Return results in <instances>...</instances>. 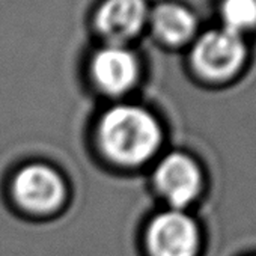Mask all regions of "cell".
Returning <instances> with one entry per match:
<instances>
[{"mask_svg":"<svg viewBox=\"0 0 256 256\" xmlns=\"http://www.w3.org/2000/svg\"><path fill=\"white\" fill-rule=\"evenodd\" d=\"M244 59L246 44L242 36L224 28L204 34L192 52V62L196 71L210 80L232 77Z\"/></svg>","mask_w":256,"mask_h":256,"instance_id":"obj_2","label":"cell"},{"mask_svg":"<svg viewBox=\"0 0 256 256\" xmlns=\"http://www.w3.org/2000/svg\"><path fill=\"white\" fill-rule=\"evenodd\" d=\"M154 182L163 198L176 210L188 205L200 190V172L187 156H166L154 172Z\"/></svg>","mask_w":256,"mask_h":256,"instance_id":"obj_7","label":"cell"},{"mask_svg":"<svg viewBox=\"0 0 256 256\" xmlns=\"http://www.w3.org/2000/svg\"><path fill=\"white\" fill-rule=\"evenodd\" d=\"M146 242L152 256H194L199 247V230L187 214L172 210L154 217Z\"/></svg>","mask_w":256,"mask_h":256,"instance_id":"obj_4","label":"cell"},{"mask_svg":"<svg viewBox=\"0 0 256 256\" xmlns=\"http://www.w3.org/2000/svg\"><path fill=\"white\" fill-rule=\"evenodd\" d=\"M150 20L145 0H104L95 14L98 34L114 46H125L140 35Z\"/></svg>","mask_w":256,"mask_h":256,"instance_id":"obj_6","label":"cell"},{"mask_svg":"<svg viewBox=\"0 0 256 256\" xmlns=\"http://www.w3.org/2000/svg\"><path fill=\"white\" fill-rule=\"evenodd\" d=\"M224 29L242 34L256 26V0H223Z\"/></svg>","mask_w":256,"mask_h":256,"instance_id":"obj_9","label":"cell"},{"mask_svg":"<svg viewBox=\"0 0 256 256\" xmlns=\"http://www.w3.org/2000/svg\"><path fill=\"white\" fill-rule=\"evenodd\" d=\"M12 193L23 210L34 214H50L64 205L66 184L52 166L34 163L17 172Z\"/></svg>","mask_w":256,"mask_h":256,"instance_id":"obj_3","label":"cell"},{"mask_svg":"<svg viewBox=\"0 0 256 256\" xmlns=\"http://www.w3.org/2000/svg\"><path fill=\"white\" fill-rule=\"evenodd\" d=\"M104 154L124 166H140L162 145V126L146 108L134 104H119L108 108L98 128Z\"/></svg>","mask_w":256,"mask_h":256,"instance_id":"obj_1","label":"cell"},{"mask_svg":"<svg viewBox=\"0 0 256 256\" xmlns=\"http://www.w3.org/2000/svg\"><path fill=\"white\" fill-rule=\"evenodd\" d=\"M90 76L100 90L122 95L133 89L140 76L138 56L125 46L107 44L90 60Z\"/></svg>","mask_w":256,"mask_h":256,"instance_id":"obj_5","label":"cell"},{"mask_svg":"<svg viewBox=\"0 0 256 256\" xmlns=\"http://www.w3.org/2000/svg\"><path fill=\"white\" fill-rule=\"evenodd\" d=\"M152 30L169 46L187 42L196 32V18L190 10L178 4H162L150 16Z\"/></svg>","mask_w":256,"mask_h":256,"instance_id":"obj_8","label":"cell"}]
</instances>
